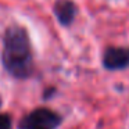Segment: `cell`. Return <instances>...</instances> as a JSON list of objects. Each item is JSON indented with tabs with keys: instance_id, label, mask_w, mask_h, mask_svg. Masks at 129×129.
I'll return each mask as SVG.
<instances>
[{
	"instance_id": "7a4b0ae2",
	"label": "cell",
	"mask_w": 129,
	"mask_h": 129,
	"mask_svg": "<svg viewBox=\"0 0 129 129\" xmlns=\"http://www.w3.org/2000/svg\"><path fill=\"white\" fill-rule=\"evenodd\" d=\"M58 123H60V118L54 112H51L50 110H46V108H40L34 111L29 117H26V119L22 122V128L24 129H35V128L50 129L57 126Z\"/></svg>"
},
{
	"instance_id": "6da1fadb",
	"label": "cell",
	"mask_w": 129,
	"mask_h": 129,
	"mask_svg": "<svg viewBox=\"0 0 129 129\" xmlns=\"http://www.w3.org/2000/svg\"><path fill=\"white\" fill-rule=\"evenodd\" d=\"M3 62L9 72L20 78L26 76L31 71V46L25 29L21 26H11L4 35Z\"/></svg>"
},
{
	"instance_id": "8992f818",
	"label": "cell",
	"mask_w": 129,
	"mask_h": 129,
	"mask_svg": "<svg viewBox=\"0 0 129 129\" xmlns=\"http://www.w3.org/2000/svg\"><path fill=\"white\" fill-rule=\"evenodd\" d=\"M35 129H45V128H35Z\"/></svg>"
},
{
	"instance_id": "5b68a950",
	"label": "cell",
	"mask_w": 129,
	"mask_h": 129,
	"mask_svg": "<svg viewBox=\"0 0 129 129\" xmlns=\"http://www.w3.org/2000/svg\"><path fill=\"white\" fill-rule=\"evenodd\" d=\"M11 128V118L6 114H0V129H10Z\"/></svg>"
},
{
	"instance_id": "277c9868",
	"label": "cell",
	"mask_w": 129,
	"mask_h": 129,
	"mask_svg": "<svg viewBox=\"0 0 129 129\" xmlns=\"http://www.w3.org/2000/svg\"><path fill=\"white\" fill-rule=\"evenodd\" d=\"M54 11H56V15L60 22L64 24V25H68V24L72 22L74 17H75L76 7L70 0H58L54 6Z\"/></svg>"
},
{
	"instance_id": "3957f363",
	"label": "cell",
	"mask_w": 129,
	"mask_h": 129,
	"mask_svg": "<svg viewBox=\"0 0 129 129\" xmlns=\"http://www.w3.org/2000/svg\"><path fill=\"white\" fill-rule=\"evenodd\" d=\"M129 64V51L125 49L111 47L104 54V65L110 70H119Z\"/></svg>"
}]
</instances>
